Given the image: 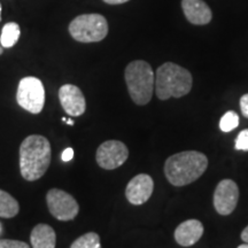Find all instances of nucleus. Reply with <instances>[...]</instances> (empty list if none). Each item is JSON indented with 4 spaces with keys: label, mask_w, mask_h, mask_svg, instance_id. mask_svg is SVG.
<instances>
[{
    "label": "nucleus",
    "mask_w": 248,
    "mask_h": 248,
    "mask_svg": "<svg viewBox=\"0 0 248 248\" xmlns=\"http://www.w3.org/2000/svg\"><path fill=\"white\" fill-rule=\"evenodd\" d=\"M52 151L48 139L31 135L20 146V171L28 182H35L45 175L51 164Z\"/></svg>",
    "instance_id": "obj_1"
},
{
    "label": "nucleus",
    "mask_w": 248,
    "mask_h": 248,
    "mask_svg": "<svg viewBox=\"0 0 248 248\" xmlns=\"http://www.w3.org/2000/svg\"><path fill=\"white\" fill-rule=\"evenodd\" d=\"M208 167V159L200 152L186 151L171 155L164 164V173L170 184L184 186L202 176Z\"/></svg>",
    "instance_id": "obj_2"
},
{
    "label": "nucleus",
    "mask_w": 248,
    "mask_h": 248,
    "mask_svg": "<svg viewBox=\"0 0 248 248\" xmlns=\"http://www.w3.org/2000/svg\"><path fill=\"white\" fill-rule=\"evenodd\" d=\"M192 83L190 71L172 62H166L156 70L155 92L160 100L181 98L191 91Z\"/></svg>",
    "instance_id": "obj_3"
},
{
    "label": "nucleus",
    "mask_w": 248,
    "mask_h": 248,
    "mask_svg": "<svg viewBox=\"0 0 248 248\" xmlns=\"http://www.w3.org/2000/svg\"><path fill=\"white\" fill-rule=\"evenodd\" d=\"M126 88L135 104L144 106L151 101L155 89V75L146 61L136 60L125 68Z\"/></svg>",
    "instance_id": "obj_4"
},
{
    "label": "nucleus",
    "mask_w": 248,
    "mask_h": 248,
    "mask_svg": "<svg viewBox=\"0 0 248 248\" xmlns=\"http://www.w3.org/2000/svg\"><path fill=\"white\" fill-rule=\"evenodd\" d=\"M69 33L79 43L101 42L108 35V22L100 14H83L69 24Z\"/></svg>",
    "instance_id": "obj_5"
},
{
    "label": "nucleus",
    "mask_w": 248,
    "mask_h": 248,
    "mask_svg": "<svg viewBox=\"0 0 248 248\" xmlns=\"http://www.w3.org/2000/svg\"><path fill=\"white\" fill-rule=\"evenodd\" d=\"M16 101L24 110L39 114L45 105V89L42 80L32 76L21 79L17 86Z\"/></svg>",
    "instance_id": "obj_6"
},
{
    "label": "nucleus",
    "mask_w": 248,
    "mask_h": 248,
    "mask_svg": "<svg viewBox=\"0 0 248 248\" xmlns=\"http://www.w3.org/2000/svg\"><path fill=\"white\" fill-rule=\"evenodd\" d=\"M46 202L51 215L59 221H73L79 212V206L75 198L66 191L52 188L46 194Z\"/></svg>",
    "instance_id": "obj_7"
},
{
    "label": "nucleus",
    "mask_w": 248,
    "mask_h": 248,
    "mask_svg": "<svg viewBox=\"0 0 248 248\" xmlns=\"http://www.w3.org/2000/svg\"><path fill=\"white\" fill-rule=\"evenodd\" d=\"M129 150L125 144L120 140H107L98 147L95 160L102 169L114 170L128 160Z\"/></svg>",
    "instance_id": "obj_8"
},
{
    "label": "nucleus",
    "mask_w": 248,
    "mask_h": 248,
    "mask_svg": "<svg viewBox=\"0 0 248 248\" xmlns=\"http://www.w3.org/2000/svg\"><path fill=\"white\" fill-rule=\"evenodd\" d=\"M239 199L238 186L231 179H223L217 185L214 193V206L221 215H230L237 207Z\"/></svg>",
    "instance_id": "obj_9"
},
{
    "label": "nucleus",
    "mask_w": 248,
    "mask_h": 248,
    "mask_svg": "<svg viewBox=\"0 0 248 248\" xmlns=\"http://www.w3.org/2000/svg\"><path fill=\"white\" fill-rule=\"evenodd\" d=\"M59 100L68 115L77 117L85 113V97L78 86L73 84L62 85L59 90Z\"/></svg>",
    "instance_id": "obj_10"
},
{
    "label": "nucleus",
    "mask_w": 248,
    "mask_h": 248,
    "mask_svg": "<svg viewBox=\"0 0 248 248\" xmlns=\"http://www.w3.org/2000/svg\"><path fill=\"white\" fill-rule=\"evenodd\" d=\"M154 190V182L146 173L135 176L128 183L125 188V197L131 204L140 206L150 199Z\"/></svg>",
    "instance_id": "obj_11"
},
{
    "label": "nucleus",
    "mask_w": 248,
    "mask_h": 248,
    "mask_svg": "<svg viewBox=\"0 0 248 248\" xmlns=\"http://www.w3.org/2000/svg\"><path fill=\"white\" fill-rule=\"evenodd\" d=\"M182 8L188 22L195 26L208 24L213 18L212 9L203 0H182Z\"/></svg>",
    "instance_id": "obj_12"
},
{
    "label": "nucleus",
    "mask_w": 248,
    "mask_h": 248,
    "mask_svg": "<svg viewBox=\"0 0 248 248\" xmlns=\"http://www.w3.org/2000/svg\"><path fill=\"white\" fill-rule=\"evenodd\" d=\"M203 234V225L198 219H187L175 230V240L181 246L188 247L198 243Z\"/></svg>",
    "instance_id": "obj_13"
},
{
    "label": "nucleus",
    "mask_w": 248,
    "mask_h": 248,
    "mask_svg": "<svg viewBox=\"0 0 248 248\" xmlns=\"http://www.w3.org/2000/svg\"><path fill=\"white\" fill-rule=\"evenodd\" d=\"M30 241L32 248H55L57 234L51 225L38 224L31 231Z\"/></svg>",
    "instance_id": "obj_14"
},
{
    "label": "nucleus",
    "mask_w": 248,
    "mask_h": 248,
    "mask_svg": "<svg viewBox=\"0 0 248 248\" xmlns=\"http://www.w3.org/2000/svg\"><path fill=\"white\" fill-rule=\"evenodd\" d=\"M20 212V204L8 192L0 190V217L12 218Z\"/></svg>",
    "instance_id": "obj_15"
},
{
    "label": "nucleus",
    "mask_w": 248,
    "mask_h": 248,
    "mask_svg": "<svg viewBox=\"0 0 248 248\" xmlns=\"http://www.w3.org/2000/svg\"><path fill=\"white\" fill-rule=\"evenodd\" d=\"M20 35V26H18L17 23L9 22L7 24H5L4 28H2L1 36H0V44H1L2 47L5 48L13 47V46L18 42Z\"/></svg>",
    "instance_id": "obj_16"
},
{
    "label": "nucleus",
    "mask_w": 248,
    "mask_h": 248,
    "mask_svg": "<svg viewBox=\"0 0 248 248\" xmlns=\"http://www.w3.org/2000/svg\"><path fill=\"white\" fill-rule=\"evenodd\" d=\"M70 248H101L100 237L95 232H88L77 238Z\"/></svg>",
    "instance_id": "obj_17"
},
{
    "label": "nucleus",
    "mask_w": 248,
    "mask_h": 248,
    "mask_svg": "<svg viewBox=\"0 0 248 248\" xmlns=\"http://www.w3.org/2000/svg\"><path fill=\"white\" fill-rule=\"evenodd\" d=\"M239 125V116L233 110L226 111L219 121V129L223 132H230Z\"/></svg>",
    "instance_id": "obj_18"
},
{
    "label": "nucleus",
    "mask_w": 248,
    "mask_h": 248,
    "mask_svg": "<svg viewBox=\"0 0 248 248\" xmlns=\"http://www.w3.org/2000/svg\"><path fill=\"white\" fill-rule=\"evenodd\" d=\"M234 147L235 150L238 151H248V129H245L243 131H240L237 139H235Z\"/></svg>",
    "instance_id": "obj_19"
},
{
    "label": "nucleus",
    "mask_w": 248,
    "mask_h": 248,
    "mask_svg": "<svg viewBox=\"0 0 248 248\" xmlns=\"http://www.w3.org/2000/svg\"><path fill=\"white\" fill-rule=\"evenodd\" d=\"M0 248H30V246L21 240L0 239Z\"/></svg>",
    "instance_id": "obj_20"
},
{
    "label": "nucleus",
    "mask_w": 248,
    "mask_h": 248,
    "mask_svg": "<svg viewBox=\"0 0 248 248\" xmlns=\"http://www.w3.org/2000/svg\"><path fill=\"white\" fill-rule=\"evenodd\" d=\"M240 108L243 115L248 119V93L244 94L243 97L240 98Z\"/></svg>",
    "instance_id": "obj_21"
},
{
    "label": "nucleus",
    "mask_w": 248,
    "mask_h": 248,
    "mask_svg": "<svg viewBox=\"0 0 248 248\" xmlns=\"http://www.w3.org/2000/svg\"><path fill=\"white\" fill-rule=\"evenodd\" d=\"M74 157V150L71 147H68L66 150L63 151V153H62V160L64 161V162H69L70 160H73Z\"/></svg>",
    "instance_id": "obj_22"
},
{
    "label": "nucleus",
    "mask_w": 248,
    "mask_h": 248,
    "mask_svg": "<svg viewBox=\"0 0 248 248\" xmlns=\"http://www.w3.org/2000/svg\"><path fill=\"white\" fill-rule=\"evenodd\" d=\"M104 2H106L108 5H121L125 4V2L130 1V0H102Z\"/></svg>",
    "instance_id": "obj_23"
},
{
    "label": "nucleus",
    "mask_w": 248,
    "mask_h": 248,
    "mask_svg": "<svg viewBox=\"0 0 248 248\" xmlns=\"http://www.w3.org/2000/svg\"><path fill=\"white\" fill-rule=\"evenodd\" d=\"M241 239H243L246 244H248V225L244 229L243 232H241Z\"/></svg>",
    "instance_id": "obj_24"
},
{
    "label": "nucleus",
    "mask_w": 248,
    "mask_h": 248,
    "mask_svg": "<svg viewBox=\"0 0 248 248\" xmlns=\"http://www.w3.org/2000/svg\"><path fill=\"white\" fill-rule=\"evenodd\" d=\"M64 123H67L68 125H74V121L71 119H67L66 122H64Z\"/></svg>",
    "instance_id": "obj_25"
},
{
    "label": "nucleus",
    "mask_w": 248,
    "mask_h": 248,
    "mask_svg": "<svg viewBox=\"0 0 248 248\" xmlns=\"http://www.w3.org/2000/svg\"><path fill=\"white\" fill-rule=\"evenodd\" d=\"M238 248H248V244H243V245H240L239 247Z\"/></svg>",
    "instance_id": "obj_26"
},
{
    "label": "nucleus",
    "mask_w": 248,
    "mask_h": 248,
    "mask_svg": "<svg viewBox=\"0 0 248 248\" xmlns=\"http://www.w3.org/2000/svg\"><path fill=\"white\" fill-rule=\"evenodd\" d=\"M2 52H4V48H2V46H0V55L2 54Z\"/></svg>",
    "instance_id": "obj_27"
},
{
    "label": "nucleus",
    "mask_w": 248,
    "mask_h": 248,
    "mask_svg": "<svg viewBox=\"0 0 248 248\" xmlns=\"http://www.w3.org/2000/svg\"><path fill=\"white\" fill-rule=\"evenodd\" d=\"M0 21H1V4H0Z\"/></svg>",
    "instance_id": "obj_28"
}]
</instances>
